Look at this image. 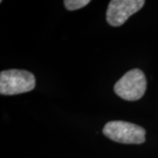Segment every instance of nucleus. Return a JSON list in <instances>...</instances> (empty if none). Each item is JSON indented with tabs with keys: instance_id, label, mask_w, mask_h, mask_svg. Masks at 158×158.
<instances>
[{
	"instance_id": "5",
	"label": "nucleus",
	"mask_w": 158,
	"mask_h": 158,
	"mask_svg": "<svg viewBox=\"0 0 158 158\" xmlns=\"http://www.w3.org/2000/svg\"><path fill=\"white\" fill-rule=\"evenodd\" d=\"M90 4V0H65L64 6L69 11H75L83 8Z\"/></svg>"
},
{
	"instance_id": "3",
	"label": "nucleus",
	"mask_w": 158,
	"mask_h": 158,
	"mask_svg": "<svg viewBox=\"0 0 158 158\" xmlns=\"http://www.w3.org/2000/svg\"><path fill=\"white\" fill-rule=\"evenodd\" d=\"M147 81L144 73L139 69H131L114 85L115 93L127 101H135L144 95Z\"/></svg>"
},
{
	"instance_id": "4",
	"label": "nucleus",
	"mask_w": 158,
	"mask_h": 158,
	"mask_svg": "<svg viewBox=\"0 0 158 158\" xmlns=\"http://www.w3.org/2000/svg\"><path fill=\"white\" fill-rule=\"evenodd\" d=\"M143 0H113L109 3L106 20L112 27H119L144 6Z\"/></svg>"
},
{
	"instance_id": "1",
	"label": "nucleus",
	"mask_w": 158,
	"mask_h": 158,
	"mask_svg": "<svg viewBox=\"0 0 158 158\" xmlns=\"http://www.w3.org/2000/svg\"><path fill=\"white\" fill-rule=\"evenodd\" d=\"M35 87L33 74L23 69H8L0 73L1 95H16L28 92Z\"/></svg>"
},
{
	"instance_id": "2",
	"label": "nucleus",
	"mask_w": 158,
	"mask_h": 158,
	"mask_svg": "<svg viewBox=\"0 0 158 158\" xmlns=\"http://www.w3.org/2000/svg\"><path fill=\"white\" fill-rule=\"evenodd\" d=\"M107 138L125 144H141L145 141L146 131L140 126L126 121H110L103 128Z\"/></svg>"
}]
</instances>
